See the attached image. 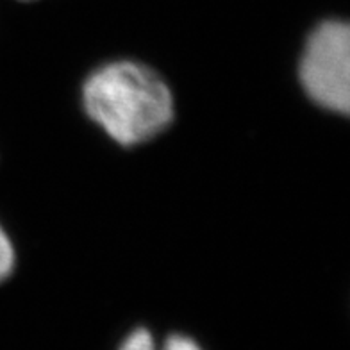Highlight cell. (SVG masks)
<instances>
[{"label": "cell", "mask_w": 350, "mask_h": 350, "mask_svg": "<svg viewBox=\"0 0 350 350\" xmlns=\"http://www.w3.org/2000/svg\"><path fill=\"white\" fill-rule=\"evenodd\" d=\"M14 270V247L5 229L0 226V282H4Z\"/></svg>", "instance_id": "3"}, {"label": "cell", "mask_w": 350, "mask_h": 350, "mask_svg": "<svg viewBox=\"0 0 350 350\" xmlns=\"http://www.w3.org/2000/svg\"><path fill=\"white\" fill-rule=\"evenodd\" d=\"M161 350H202L198 347V343L195 340L188 336H183V334H172L168 340L165 341Z\"/></svg>", "instance_id": "5"}, {"label": "cell", "mask_w": 350, "mask_h": 350, "mask_svg": "<svg viewBox=\"0 0 350 350\" xmlns=\"http://www.w3.org/2000/svg\"><path fill=\"white\" fill-rule=\"evenodd\" d=\"M299 79L314 104L347 115L350 109V29L343 20H325L309 34Z\"/></svg>", "instance_id": "2"}, {"label": "cell", "mask_w": 350, "mask_h": 350, "mask_svg": "<svg viewBox=\"0 0 350 350\" xmlns=\"http://www.w3.org/2000/svg\"><path fill=\"white\" fill-rule=\"evenodd\" d=\"M118 350H156L152 334L147 329H134Z\"/></svg>", "instance_id": "4"}, {"label": "cell", "mask_w": 350, "mask_h": 350, "mask_svg": "<svg viewBox=\"0 0 350 350\" xmlns=\"http://www.w3.org/2000/svg\"><path fill=\"white\" fill-rule=\"evenodd\" d=\"M86 115L118 145L156 138L174 120V95L165 79L136 61H115L83 84Z\"/></svg>", "instance_id": "1"}]
</instances>
